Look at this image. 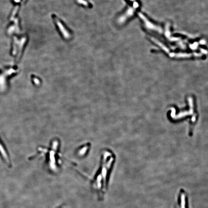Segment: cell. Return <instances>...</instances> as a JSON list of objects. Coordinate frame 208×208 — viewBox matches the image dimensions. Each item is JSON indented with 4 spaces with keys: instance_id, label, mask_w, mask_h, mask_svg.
I'll list each match as a JSON object with an SVG mask.
<instances>
[{
    "instance_id": "cell-1",
    "label": "cell",
    "mask_w": 208,
    "mask_h": 208,
    "mask_svg": "<svg viewBox=\"0 0 208 208\" xmlns=\"http://www.w3.org/2000/svg\"><path fill=\"white\" fill-rule=\"evenodd\" d=\"M138 6H139V4H138V3L134 2L133 5V7L129 8L127 11V12L123 15H122V16H121L119 18L118 23L120 24H123L124 22H125L128 18L130 17L133 15L134 11Z\"/></svg>"
},
{
    "instance_id": "cell-2",
    "label": "cell",
    "mask_w": 208,
    "mask_h": 208,
    "mask_svg": "<svg viewBox=\"0 0 208 208\" xmlns=\"http://www.w3.org/2000/svg\"><path fill=\"white\" fill-rule=\"evenodd\" d=\"M188 101L189 102V105L190 107V109L189 111H186L185 112H182L181 113H179L177 116H175L172 113H171V117L175 119H179L180 118H182L184 117H186V115H193L194 112V100L192 98H189L188 99Z\"/></svg>"
},
{
    "instance_id": "cell-3",
    "label": "cell",
    "mask_w": 208,
    "mask_h": 208,
    "mask_svg": "<svg viewBox=\"0 0 208 208\" xmlns=\"http://www.w3.org/2000/svg\"><path fill=\"white\" fill-rule=\"evenodd\" d=\"M138 15H139V17L142 19V20L144 21L146 27H147L149 29H150L151 30H153L155 31H157L158 33H161L162 32V30L159 27H157L156 25H155L153 24L152 23H151V22H150L148 20V19L147 18H146V17L143 15H142L141 13H139Z\"/></svg>"
},
{
    "instance_id": "cell-4",
    "label": "cell",
    "mask_w": 208,
    "mask_h": 208,
    "mask_svg": "<svg viewBox=\"0 0 208 208\" xmlns=\"http://www.w3.org/2000/svg\"><path fill=\"white\" fill-rule=\"evenodd\" d=\"M56 23L60 31H61V32L62 33L64 38H66V39H69V38H70L71 37L70 33H69L67 31V30L65 28V27L62 25V24L58 19L56 20Z\"/></svg>"
},
{
    "instance_id": "cell-5",
    "label": "cell",
    "mask_w": 208,
    "mask_h": 208,
    "mask_svg": "<svg viewBox=\"0 0 208 208\" xmlns=\"http://www.w3.org/2000/svg\"><path fill=\"white\" fill-rule=\"evenodd\" d=\"M151 40L154 42L155 43L159 45L164 51H165L167 53H169V50H168V49L165 46H164L162 43H161L160 42H159V41H158L157 40H156L155 38H151Z\"/></svg>"
},
{
    "instance_id": "cell-6",
    "label": "cell",
    "mask_w": 208,
    "mask_h": 208,
    "mask_svg": "<svg viewBox=\"0 0 208 208\" xmlns=\"http://www.w3.org/2000/svg\"><path fill=\"white\" fill-rule=\"evenodd\" d=\"M77 1L78 3L80 4H82L83 5L85 6H88V3L84 1V0H77Z\"/></svg>"
},
{
    "instance_id": "cell-7",
    "label": "cell",
    "mask_w": 208,
    "mask_h": 208,
    "mask_svg": "<svg viewBox=\"0 0 208 208\" xmlns=\"http://www.w3.org/2000/svg\"><path fill=\"white\" fill-rule=\"evenodd\" d=\"M197 43H195V44H192V45H191V48L193 49H196L197 47Z\"/></svg>"
},
{
    "instance_id": "cell-8",
    "label": "cell",
    "mask_w": 208,
    "mask_h": 208,
    "mask_svg": "<svg viewBox=\"0 0 208 208\" xmlns=\"http://www.w3.org/2000/svg\"><path fill=\"white\" fill-rule=\"evenodd\" d=\"M130 1H134V0H130Z\"/></svg>"
}]
</instances>
